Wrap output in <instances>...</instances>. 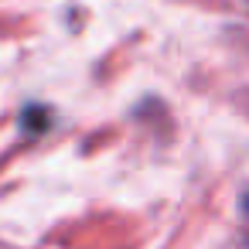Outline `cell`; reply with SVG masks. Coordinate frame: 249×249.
Here are the masks:
<instances>
[{
    "label": "cell",
    "instance_id": "1",
    "mask_svg": "<svg viewBox=\"0 0 249 249\" xmlns=\"http://www.w3.org/2000/svg\"><path fill=\"white\" fill-rule=\"evenodd\" d=\"M242 218H246V239H249V195L242 198Z\"/></svg>",
    "mask_w": 249,
    "mask_h": 249
}]
</instances>
